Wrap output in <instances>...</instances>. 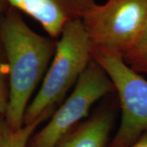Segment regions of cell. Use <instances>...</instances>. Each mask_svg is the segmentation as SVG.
Listing matches in <instances>:
<instances>
[{
    "instance_id": "8992f818",
    "label": "cell",
    "mask_w": 147,
    "mask_h": 147,
    "mask_svg": "<svg viewBox=\"0 0 147 147\" xmlns=\"http://www.w3.org/2000/svg\"><path fill=\"white\" fill-rule=\"evenodd\" d=\"M10 7L38 21L53 38L71 21L82 20L95 0H7Z\"/></svg>"
},
{
    "instance_id": "5b68a950",
    "label": "cell",
    "mask_w": 147,
    "mask_h": 147,
    "mask_svg": "<svg viewBox=\"0 0 147 147\" xmlns=\"http://www.w3.org/2000/svg\"><path fill=\"white\" fill-rule=\"evenodd\" d=\"M115 91L105 71L92 60L65 100L38 132L31 137L29 147H57L79 121L88 115L97 100Z\"/></svg>"
},
{
    "instance_id": "9c48e42d",
    "label": "cell",
    "mask_w": 147,
    "mask_h": 147,
    "mask_svg": "<svg viewBox=\"0 0 147 147\" xmlns=\"http://www.w3.org/2000/svg\"><path fill=\"white\" fill-rule=\"evenodd\" d=\"M123 60L135 72L147 75V26Z\"/></svg>"
},
{
    "instance_id": "7a4b0ae2",
    "label": "cell",
    "mask_w": 147,
    "mask_h": 147,
    "mask_svg": "<svg viewBox=\"0 0 147 147\" xmlns=\"http://www.w3.org/2000/svg\"><path fill=\"white\" fill-rule=\"evenodd\" d=\"M92 61V44L82 20L68 23L57 43L53 61L38 92L28 105L24 125L52 115Z\"/></svg>"
},
{
    "instance_id": "30bf717a",
    "label": "cell",
    "mask_w": 147,
    "mask_h": 147,
    "mask_svg": "<svg viewBox=\"0 0 147 147\" xmlns=\"http://www.w3.org/2000/svg\"><path fill=\"white\" fill-rule=\"evenodd\" d=\"M3 51L0 46V117L5 115L9 98V88L7 85L5 67L3 60Z\"/></svg>"
},
{
    "instance_id": "6da1fadb",
    "label": "cell",
    "mask_w": 147,
    "mask_h": 147,
    "mask_svg": "<svg viewBox=\"0 0 147 147\" xmlns=\"http://www.w3.org/2000/svg\"><path fill=\"white\" fill-rule=\"evenodd\" d=\"M57 41L34 32L19 11L9 7L0 20V46L7 60L9 98L4 118L13 129L24 126V116L37 85L56 52Z\"/></svg>"
},
{
    "instance_id": "277c9868",
    "label": "cell",
    "mask_w": 147,
    "mask_h": 147,
    "mask_svg": "<svg viewBox=\"0 0 147 147\" xmlns=\"http://www.w3.org/2000/svg\"><path fill=\"white\" fill-rule=\"evenodd\" d=\"M92 60L110 77L120 102V125L110 147H130L147 131V80L119 56L92 53Z\"/></svg>"
},
{
    "instance_id": "52a82bcc",
    "label": "cell",
    "mask_w": 147,
    "mask_h": 147,
    "mask_svg": "<svg viewBox=\"0 0 147 147\" xmlns=\"http://www.w3.org/2000/svg\"><path fill=\"white\" fill-rule=\"evenodd\" d=\"M113 121L111 112H99L69 131L57 147H105Z\"/></svg>"
},
{
    "instance_id": "ba28073f",
    "label": "cell",
    "mask_w": 147,
    "mask_h": 147,
    "mask_svg": "<svg viewBox=\"0 0 147 147\" xmlns=\"http://www.w3.org/2000/svg\"><path fill=\"white\" fill-rule=\"evenodd\" d=\"M47 119H40L19 129L11 128L4 116L0 117V147H26L38 126Z\"/></svg>"
},
{
    "instance_id": "8fae6325",
    "label": "cell",
    "mask_w": 147,
    "mask_h": 147,
    "mask_svg": "<svg viewBox=\"0 0 147 147\" xmlns=\"http://www.w3.org/2000/svg\"><path fill=\"white\" fill-rule=\"evenodd\" d=\"M130 147H147V131H146Z\"/></svg>"
},
{
    "instance_id": "7c38bea8",
    "label": "cell",
    "mask_w": 147,
    "mask_h": 147,
    "mask_svg": "<svg viewBox=\"0 0 147 147\" xmlns=\"http://www.w3.org/2000/svg\"><path fill=\"white\" fill-rule=\"evenodd\" d=\"M9 4L7 0H0V20L9 8Z\"/></svg>"
},
{
    "instance_id": "3957f363",
    "label": "cell",
    "mask_w": 147,
    "mask_h": 147,
    "mask_svg": "<svg viewBox=\"0 0 147 147\" xmlns=\"http://www.w3.org/2000/svg\"><path fill=\"white\" fill-rule=\"evenodd\" d=\"M82 22L92 53L123 57L147 26V0H106L95 4Z\"/></svg>"
}]
</instances>
